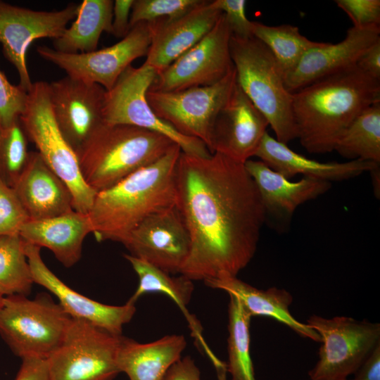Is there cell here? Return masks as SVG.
I'll return each mask as SVG.
<instances>
[{"label":"cell","mask_w":380,"mask_h":380,"mask_svg":"<svg viewBox=\"0 0 380 380\" xmlns=\"http://www.w3.org/2000/svg\"><path fill=\"white\" fill-rule=\"evenodd\" d=\"M176 207L190 238L179 274L191 281L236 277L253 258L266 213L243 163L219 153L181 152Z\"/></svg>","instance_id":"cell-1"},{"label":"cell","mask_w":380,"mask_h":380,"mask_svg":"<svg viewBox=\"0 0 380 380\" xmlns=\"http://www.w3.org/2000/svg\"><path fill=\"white\" fill-rule=\"evenodd\" d=\"M380 102V80L356 65L292 93L297 139L311 153L333 151L346 129L365 109Z\"/></svg>","instance_id":"cell-2"},{"label":"cell","mask_w":380,"mask_h":380,"mask_svg":"<svg viewBox=\"0 0 380 380\" xmlns=\"http://www.w3.org/2000/svg\"><path fill=\"white\" fill-rule=\"evenodd\" d=\"M181 152L175 144L156 162L97 193L88 215L98 241L122 243L145 218L176 204L175 170Z\"/></svg>","instance_id":"cell-3"},{"label":"cell","mask_w":380,"mask_h":380,"mask_svg":"<svg viewBox=\"0 0 380 380\" xmlns=\"http://www.w3.org/2000/svg\"><path fill=\"white\" fill-rule=\"evenodd\" d=\"M175 144L159 133L104 122L77 156L84 182L98 193L156 162Z\"/></svg>","instance_id":"cell-4"},{"label":"cell","mask_w":380,"mask_h":380,"mask_svg":"<svg viewBox=\"0 0 380 380\" xmlns=\"http://www.w3.org/2000/svg\"><path fill=\"white\" fill-rule=\"evenodd\" d=\"M230 53L236 81L244 94L267 119L276 139L287 144L297 139L292 113V93L269 49L254 37L231 35Z\"/></svg>","instance_id":"cell-5"},{"label":"cell","mask_w":380,"mask_h":380,"mask_svg":"<svg viewBox=\"0 0 380 380\" xmlns=\"http://www.w3.org/2000/svg\"><path fill=\"white\" fill-rule=\"evenodd\" d=\"M20 120L28 138L46 164L66 184L73 197L74 210L88 214L97 192L84 182L78 158L56 123L49 99V84L32 83Z\"/></svg>","instance_id":"cell-6"},{"label":"cell","mask_w":380,"mask_h":380,"mask_svg":"<svg viewBox=\"0 0 380 380\" xmlns=\"http://www.w3.org/2000/svg\"><path fill=\"white\" fill-rule=\"evenodd\" d=\"M72 317L48 295L4 296L0 335L21 359H47L61 344Z\"/></svg>","instance_id":"cell-7"},{"label":"cell","mask_w":380,"mask_h":380,"mask_svg":"<svg viewBox=\"0 0 380 380\" xmlns=\"http://www.w3.org/2000/svg\"><path fill=\"white\" fill-rule=\"evenodd\" d=\"M306 324L318 333L319 359L310 380H343L354 374L380 343V324L350 317L312 315Z\"/></svg>","instance_id":"cell-8"},{"label":"cell","mask_w":380,"mask_h":380,"mask_svg":"<svg viewBox=\"0 0 380 380\" xmlns=\"http://www.w3.org/2000/svg\"><path fill=\"white\" fill-rule=\"evenodd\" d=\"M157 72L144 63L129 66L113 87L106 91L103 118L106 124L127 125L161 134L177 144L188 154L207 157L211 153L202 141L184 136L158 118L150 106L146 93Z\"/></svg>","instance_id":"cell-9"},{"label":"cell","mask_w":380,"mask_h":380,"mask_svg":"<svg viewBox=\"0 0 380 380\" xmlns=\"http://www.w3.org/2000/svg\"><path fill=\"white\" fill-rule=\"evenodd\" d=\"M121 336L72 318L61 344L46 359L51 380H113L120 373Z\"/></svg>","instance_id":"cell-10"},{"label":"cell","mask_w":380,"mask_h":380,"mask_svg":"<svg viewBox=\"0 0 380 380\" xmlns=\"http://www.w3.org/2000/svg\"><path fill=\"white\" fill-rule=\"evenodd\" d=\"M236 83L234 67L214 84L175 91L148 89L146 99L158 118L180 134L202 141L210 151L215 120Z\"/></svg>","instance_id":"cell-11"},{"label":"cell","mask_w":380,"mask_h":380,"mask_svg":"<svg viewBox=\"0 0 380 380\" xmlns=\"http://www.w3.org/2000/svg\"><path fill=\"white\" fill-rule=\"evenodd\" d=\"M151 42L149 22L134 25L118 43L89 53H66L39 46L37 53L63 70L68 76L110 89L132 61L146 56Z\"/></svg>","instance_id":"cell-12"},{"label":"cell","mask_w":380,"mask_h":380,"mask_svg":"<svg viewBox=\"0 0 380 380\" xmlns=\"http://www.w3.org/2000/svg\"><path fill=\"white\" fill-rule=\"evenodd\" d=\"M231 32L222 13L214 27L196 45L156 75L149 90L175 91L214 84L233 68Z\"/></svg>","instance_id":"cell-13"},{"label":"cell","mask_w":380,"mask_h":380,"mask_svg":"<svg viewBox=\"0 0 380 380\" xmlns=\"http://www.w3.org/2000/svg\"><path fill=\"white\" fill-rule=\"evenodd\" d=\"M79 5L69 4L56 11H34L0 1V44L4 57L16 69L19 85L28 91L32 83L27 65V53L40 38H58L77 16Z\"/></svg>","instance_id":"cell-14"},{"label":"cell","mask_w":380,"mask_h":380,"mask_svg":"<svg viewBox=\"0 0 380 380\" xmlns=\"http://www.w3.org/2000/svg\"><path fill=\"white\" fill-rule=\"evenodd\" d=\"M49 84V99L56 123L77 153L104 123L103 106L106 90L101 85L66 75Z\"/></svg>","instance_id":"cell-15"},{"label":"cell","mask_w":380,"mask_h":380,"mask_svg":"<svg viewBox=\"0 0 380 380\" xmlns=\"http://www.w3.org/2000/svg\"><path fill=\"white\" fill-rule=\"evenodd\" d=\"M122 243L129 255L169 274H179L190 251L189 232L175 205L145 218Z\"/></svg>","instance_id":"cell-16"},{"label":"cell","mask_w":380,"mask_h":380,"mask_svg":"<svg viewBox=\"0 0 380 380\" xmlns=\"http://www.w3.org/2000/svg\"><path fill=\"white\" fill-rule=\"evenodd\" d=\"M268 125L236 81L215 120L210 151L244 164L255 155Z\"/></svg>","instance_id":"cell-17"},{"label":"cell","mask_w":380,"mask_h":380,"mask_svg":"<svg viewBox=\"0 0 380 380\" xmlns=\"http://www.w3.org/2000/svg\"><path fill=\"white\" fill-rule=\"evenodd\" d=\"M24 246L34 283L52 293L68 315L90 322L115 336L122 335L123 326L135 314V303L127 301L122 305H110L83 296L51 271L42 258L41 248L25 241Z\"/></svg>","instance_id":"cell-18"},{"label":"cell","mask_w":380,"mask_h":380,"mask_svg":"<svg viewBox=\"0 0 380 380\" xmlns=\"http://www.w3.org/2000/svg\"><path fill=\"white\" fill-rule=\"evenodd\" d=\"M380 38V26L351 27L346 37L336 44L318 42L284 77L287 89L293 93L315 81L356 65L361 54Z\"/></svg>","instance_id":"cell-19"},{"label":"cell","mask_w":380,"mask_h":380,"mask_svg":"<svg viewBox=\"0 0 380 380\" xmlns=\"http://www.w3.org/2000/svg\"><path fill=\"white\" fill-rule=\"evenodd\" d=\"M222 12L203 2L174 18L149 22L151 42L144 63L158 73L200 42L215 25Z\"/></svg>","instance_id":"cell-20"},{"label":"cell","mask_w":380,"mask_h":380,"mask_svg":"<svg viewBox=\"0 0 380 380\" xmlns=\"http://www.w3.org/2000/svg\"><path fill=\"white\" fill-rule=\"evenodd\" d=\"M12 188L30 220L51 218L74 210L70 189L37 151L30 152Z\"/></svg>","instance_id":"cell-21"},{"label":"cell","mask_w":380,"mask_h":380,"mask_svg":"<svg viewBox=\"0 0 380 380\" xmlns=\"http://www.w3.org/2000/svg\"><path fill=\"white\" fill-rule=\"evenodd\" d=\"M255 156L288 179L296 175L331 182L356 177L379 167V163L353 160L344 163H322L291 149L266 132Z\"/></svg>","instance_id":"cell-22"},{"label":"cell","mask_w":380,"mask_h":380,"mask_svg":"<svg viewBox=\"0 0 380 380\" xmlns=\"http://www.w3.org/2000/svg\"><path fill=\"white\" fill-rule=\"evenodd\" d=\"M92 233L87 213L72 210L43 220H28L19 235L27 243L49 249L65 267H70L81 258L85 237Z\"/></svg>","instance_id":"cell-23"},{"label":"cell","mask_w":380,"mask_h":380,"mask_svg":"<svg viewBox=\"0 0 380 380\" xmlns=\"http://www.w3.org/2000/svg\"><path fill=\"white\" fill-rule=\"evenodd\" d=\"M244 165L256 184L266 216L291 217L300 205L324 194L331 186V182L305 177L291 182L261 160L250 159Z\"/></svg>","instance_id":"cell-24"},{"label":"cell","mask_w":380,"mask_h":380,"mask_svg":"<svg viewBox=\"0 0 380 380\" xmlns=\"http://www.w3.org/2000/svg\"><path fill=\"white\" fill-rule=\"evenodd\" d=\"M213 289L222 290L236 296L245 310L251 316H266L284 324L298 335L317 342H321L318 333L293 317L289 311L293 302L291 294L285 289L276 287L267 290L258 289L238 279L225 277L204 281Z\"/></svg>","instance_id":"cell-25"},{"label":"cell","mask_w":380,"mask_h":380,"mask_svg":"<svg viewBox=\"0 0 380 380\" xmlns=\"http://www.w3.org/2000/svg\"><path fill=\"white\" fill-rule=\"evenodd\" d=\"M186 344L185 337L179 334L145 343L122 335L117 365L129 380H162L168 369L182 357Z\"/></svg>","instance_id":"cell-26"},{"label":"cell","mask_w":380,"mask_h":380,"mask_svg":"<svg viewBox=\"0 0 380 380\" xmlns=\"http://www.w3.org/2000/svg\"><path fill=\"white\" fill-rule=\"evenodd\" d=\"M124 257L139 278L138 286L129 301L135 303L140 296L148 293H160L168 296L184 315L196 343L207 353L214 367H220L222 361L210 349L203 337L201 324L187 310L186 307L194 289L192 281L182 275L172 277L169 273L129 254H125Z\"/></svg>","instance_id":"cell-27"},{"label":"cell","mask_w":380,"mask_h":380,"mask_svg":"<svg viewBox=\"0 0 380 380\" xmlns=\"http://www.w3.org/2000/svg\"><path fill=\"white\" fill-rule=\"evenodd\" d=\"M113 7L112 0L82 1L74 22L58 38L53 39V49L66 53L96 50L101 34H111Z\"/></svg>","instance_id":"cell-28"},{"label":"cell","mask_w":380,"mask_h":380,"mask_svg":"<svg viewBox=\"0 0 380 380\" xmlns=\"http://www.w3.org/2000/svg\"><path fill=\"white\" fill-rule=\"evenodd\" d=\"M334 151L351 160L380 163V102L369 106L353 120Z\"/></svg>","instance_id":"cell-29"},{"label":"cell","mask_w":380,"mask_h":380,"mask_svg":"<svg viewBox=\"0 0 380 380\" xmlns=\"http://www.w3.org/2000/svg\"><path fill=\"white\" fill-rule=\"evenodd\" d=\"M253 36L272 53L284 77L295 68L306 51L318 44L303 36L298 27L289 24L271 26L253 22Z\"/></svg>","instance_id":"cell-30"},{"label":"cell","mask_w":380,"mask_h":380,"mask_svg":"<svg viewBox=\"0 0 380 380\" xmlns=\"http://www.w3.org/2000/svg\"><path fill=\"white\" fill-rule=\"evenodd\" d=\"M229 296L227 372L231 374L232 380H256L250 353V324L252 317L236 296Z\"/></svg>","instance_id":"cell-31"},{"label":"cell","mask_w":380,"mask_h":380,"mask_svg":"<svg viewBox=\"0 0 380 380\" xmlns=\"http://www.w3.org/2000/svg\"><path fill=\"white\" fill-rule=\"evenodd\" d=\"M34 281L19 234L0 236V293L27 296Z\"/></svg>","instance_id":"cell-32"},{"label":"cell","mask_w":380,"mask_h":380,"mask_svg":"<svg viewBox=\"0 0 380 380\" xmlns=\"http://www.w3.org/2000/svg\"><path fill=\"white\" fill-rule=\"evenodd\" d=\"M30 152L20 118L10 125L0 124V178L11 187L25 167Z\"/></svg>","instance_id":"cell-33"},{"label":"cell","mask_w":380,"mask_h":380,"mask_svg":"<svg viewBox=\"0 0 380 380\" xmlns=\"http://www.w3.org/2000/svg\"><path fill=\"white\" fill-rule=\"evenodd\" d=\"M204 0H134L129 19L130 29L141 22L181 16Z\"/></svg>","instance_id":"cell-34"},{"label":"cell","mask_w":380,"mask_h":380,"mask_svg":"<svg viewBox=\"0 0 380 380\" xmlns=\"http://www.w3.org/2000/svg\"><path fill=\"white\" fill-rule=\"evenodd\" d=\"M28 220L14 189L0 178V236L19 234Z\"/></svg>","instance_id":"cell-35"},{"label":"cell","mask_w":380,"mask_h":380,"mask_svg":"<svg viewBox=\"0 0 380 380\" xmlns=\"http://www.w3.org/2000/svg\"><path fill=\"white\" fill-rule=\"evenodd\" d=\"M27 99V91L11 84L0 70V124L11 125L20 118Z\"/></svg>","instance_id":"cell-36"},{"label":"cell","mask_w":380,"mask_h":380,"mask_svg":"<svg viewBox=\"0 0 380 380\" xmlns=\"http://www.w3.org/2000/svg\"><path fill=\"white\" fill-rule=\"evenodd\" d=\"M210 5L224 15L232 36L248 39L253 37V22L246 14L245 0H214Z\"/></svg>","instance_id":"cell-37"},{"label":"cell","mask_w":380,"mask_h":380,"mask_svg":"<svg viewBox=\"0 0 380 380\" xmlns=\"http://www.w3.org/2000/svg\"><path fill=\"white\" fill-rule=\"evenodd\" d=\"M335 2L350 18L353 27L380 26L379 0H336Z\"/></svg>","instance_id":"cell-38"},{"label":"cell","mask_w":380,"mask_h":380,"mask_svg":"<svg viewBox=\"0 0 380 380\" xmlns=\"http://www.w3.org/2000/svg\"><path fill=\"white\" fill-rule=\"evenodd\" d=\"M134 0H115L113 1L112 32L118 38H124L129 32V19Z\"/></svg>","instance_id":"cell-39"},{"label":"cell","mask_w":380,"mask_h":380,"mask_svg":"<svg viewBox=\"0 0 380 380\" xmlns=\"http://www.w3.org/2000/svg\"><path fill=\"white\" fill-rule=\"evenodd\" d=\"M15 380H51L46 359L37 357L22 358Z\"/></svg>","instance_id":"cell-40"},{"label":"cell","mask_w":380,"mask_h":380,"mask_svg":"<svg viewBox=\"0 0 380 380\" xmlns=\"http://www.w3.org/2000/svg\"><path fill=\"white\" fill-rule=\"evenodd\" d=\"M162 380H201V372L194 360L186 355L175 362Z\"/></svg>","instance_id":"cell-41"},{"label":"cell","mask_w":380,"mask_h":380,"mask_svg":"<svg viewBox=\"0 0 380 380\" xmlns=\"http://www.w3.org/2000/svg\"><path fill=\"white\" fill-rule=\"evenodd\" d=\"M355 65L362 71L380 80V38L361 54Z\"/></svg>","instance_id":"cell-42"},{"label":"cell","mask_w":380,"mask_h":380,"mask_svg":"<svg viewBox=\"0 0 380 380\" xmlns=\"http://www.w3.org/2000/svg\"><path fill=\"white\" fill-rule=\"evenodd\" d=\"M350 380H380V343L354 374Z\"/></svg>","instance_id":"cell-43"},{"label":"cell","mask_w":380,"mask_h":380,"mask_svg":"<svg viewBox=\"0 0 380 380\" xmlns=\"http://www.w3.org/2000/svg\"><path fill=\"white\" fill-rule=\"evenodd\" d=\"M4 296L0 293V309L4 303Z\"/></svg>","instance_id":"cell-44"},{"label":"cell","mask_w":380,"mask_h":380,"mask_svg":"<svg viewBox=\"0 0 380 380\" xmlns=\"http://www.w3.org/2000/svg\"><path fill=\"white\" fill-rule=\"evenodd\" d=\"M343 380H348V379H343Z\"/></svg>","instance_id":"cell-45"}]
</instances>
